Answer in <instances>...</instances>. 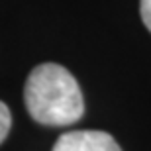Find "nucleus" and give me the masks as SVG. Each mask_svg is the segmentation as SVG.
Instances as JSON below:
<instances>
[{
	"mask_svg": "<svg viewBox=\"0 0 151 151\" xmlns=\"http://www.w3.org/2000/svg\"><path fill=\"white\" fill-rule=\"evenodd\" d=\"M29 116L41 126H71L84 114V100L77 78L59 63H41L24 86Z\"/></svg>",
	"mask_w": 151,
	"mask_h": 151,
	"instance_id": "1",
	"label": "nucleus"
},
{
	"mask_svg": "<svg viewBox=\"0 0 151 151\" xmlns=\"http://www.w3.org/2000/svg\"><path fill=\"white\" fill-rule=\"evenodd\" d=\"M139 14L143 26L151 32V0H139Z\"/></svg>",
	"mask_w": 151,
	"mask_h": 151,
	"instance_id": "4",
	"label": "nucleus"
},
{
	"mask_svg": "<svg viewBox=\"0 0 151 151\" xmlns=\"http://www.w3.org/2000/svg\"><path fill=\"white\" fill-rule=\"evenodd\" d=\"M10 126H12V114H10V110H8V106L0 100V143L8 137Z\"/></svg>",
	"mask_w": 151,
	"mask_h": 151,
	"instance_id": "3",
	"label": "nucleus"
},
{
	"mask_svg": "<svg viewBox=\"0 0 151 151\" xmlns=\"http://www.w3.org/2000/svg\"><path fill=\"white\" fill-rule=\"evenodd\" d=\"M51 151H122L110 134L100 129H73L59 135Z\"/></svg>",
	"mask_w": 151,
	"mask_h": 151,
	"instance_id": "2",
	"label": "nucleus"
}]
</instances>
